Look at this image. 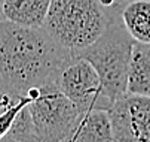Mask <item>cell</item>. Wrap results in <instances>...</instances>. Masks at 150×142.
Returning <instances> with one entry per match:
<instances>
[{
    "label": "cell",
    "instance_id": "6da1fadb",
    "mask_svg": "<svg viewBox=\"0 0 150 142\" xmlns=\"http://www.w3.org/2000/svg\"><path fill=\"white\" fill-rule=\"evenodd\" d=\"M70 54L43 27L0 23V76L21 94L52 81Z\"/></svg>",
    "mask_w": 150,
    "mask_h": 142
},
{
    "label": "cell",
    "instance_id": "7a4b0ae2",
    "mask_svg": "<svg viewBox=\"0 0 150 142\" xmlns=\"http://www.w3.org/2000/svg\"><path fill=\"white\" fill-rule=\"evenodd\" d=\"M112 21L100 0H52L43 29L59 47L77 52L97 40Z\"/></svg>",
    "mask_w": 150,
    "mask_h": 142
},
{
    "label": "cell",
    "instance_id": "3957f363",
    "mask_svg": "<svg viewBox=\"0 0 150 142\" xmlns=\"http://www.w3.org/2000/svg\"><path fill=\"white\" fill-rule=\"evenodd\" d=\"M134 42L122 23L112 21L97 40L76 52L89 60L95 67L103 94L110 102V106L128 93V73Z\"/></svg>",
    "mask_w": 150,
    "mask_h": 142
},
{
    "label": "cell",
    "instance_id": "277c9868",
    "mask_svg": "<svg viewBox=\"0 0 150 142\" xmlns=\"http://www.w3.org/2000/svg\"><path fill=\"white\" fill-rule=\"evenodd\" d=\"M30 91L33 99L28 109L39 142H70L83 109L64 94L54 81Z\"/></svg>",
    "mask_w": 150,
    "mask_h": 142
},
{
    "label": "cell",
    "instance_id": "5b68a950",
    "mask_svg": "<svg viewBox=\"0 0 150 142\" xmlns=\"http://www.w3.org/2000/svg\"><path fill=\"white\" fill-rule=\"evenodd\" d=\"M52 81L83 111L91 108H110V102L103 94L101 81L95 67L89 60L76 52H71L64 60Z\"/></svg>",
    "mask_w": 150,
    "mask_h": 142
},
{
    "label": "cell",
    "instance_id": "8992f818",
    "mask_svg": "<svg viewBox=\"0 0 150 142\" xmlns=\"http://www.w3.org/2000/svg\"><path fill=\"white\" fill-rule=\"evenodd\" d=\"M107 111L113 141L150 142V96L126 93Z\"/></svg>",
    "mask_w": 150,
    "mask_h": 142
},
{
    "label": "cell",
    "instance_id": "52a82bcc",
    "mask_svg": "<svg viewBox=\"0 0 150 142\" xmlns=\"http://www.w3.org/2000/svg\"><path fill=\"white\" fill-rule=\"evenodd\" d=\"M113 141L109 111L91 108L83 111L70 142H107Z\"/></svg>",
    "mask_w": 150,
    "mask_h": 142
},
{
    "label": "cell",
    "instance_id": "ba28073f",
    "mask_svg": "<svg viewBox=\"0 0 150 142\" xmlns=\"http://www.w3.org/2000/svg\"><path fill=\"white\" fill-rule=\"evenodd\" d=\"M52 0H3L5 19L27 26L43 27Z\"/></svg>",
    "mask_w": 150,
    "mask_h": 142
},
{
    "label": "cell",
    "instance_id": "9c48e42d",
    "mask_svg": "<svg viewBox=\"0 0 150 142\" xmlns=\"http://www.w3.org/2000/svg\"><path fill=\"white\" fill-rule=\"evenodd\" d=\"M128 93L150 96V44L134 42L128 73Z\"/></svg>",
    "mask_w": 150,
    "mask_h": 142
},
{
    "label": "cell",
    "instance_id": "30bf717a",
    "mask_svg": "<svg viewBox=\"0 0 150 142\" xmlns=\"http://www.w3.org/2000/svg\"><path fill=\"white\" fill-rule=\"evenodd\" d=\"M120 23L135 42L150 44V0H129L120 12Z\"/></svg>",
    "mask_w": 150,
    "mask_h": 142
},
{
    "label": "cell",
    "instance_id": "8fae6325",
    "mask_svg": "<svg viewBox=\"0 0 150 142\" xmlns=\"http://www.w3.org/2000/svg\"><path fill=\"white\" fill-rule=\"evenodd\" d=\"M0 142H39L28 105H25L18 112L11 129Z\"/></svg>",
    "mask_w": 150,
    "mask_h": 142
},
{
    "label": "cell",
    "instance_id": "7c38bea8",
    "mask_svg": "<svg viewBox=\"0 0 150 142\" xmlns=\"http://www.w3.org/2000/svg\"><path fill=\"white\" fill-rule=\"evenodd\" d=\"M31 99H33V93L28 91L24 97H21L19 102H16L15 105H12L11 108H8L3 114H0V141H2V138L8 133V130L11 129L12 123H13V120L15 117L18 115V112L23 109L25 105H28L31 102Z\"/></svg>",
    "mask_w": 150,
    "mask_h": 142
},
{
    "label": "cell",
    "instance_id": "4fadbf2b",
    "mask_svg": "<svg viewBox=\"0 0 150 142\" xmlns=\"http://www.w3.org/2000/svg\"><path fill=\"white\" fill-rule=\"evenodd\" d=\"M25 94L18 93L13 87H11L6 81L0 76V114H3L8 108L19 102L21 97H24Z\"/></svg>",
    "mask_w": 150,
    "mask_h": 142
},
{
    "label": "cell",
    "instance_id": "5bb4252c",
    "mask_svg": "<svg viewBox=\"0 0 150 142\" xmlns=\"http://www.w3.org/2000/svg\"><path fill=\"white\" fill-rule=\"evenodd\" d=\"M5 19V15H3V0H0V23Z\"/></svg>",
    "mask_w": 150,
    "mask_h": 142
}]
</instances>
